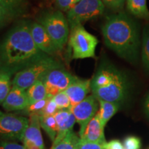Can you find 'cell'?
Segmentation results:
<instances>
[{"label":"cell","mask_w":149,"mask_h":149,"mask_svg":"<svg viewBox=\"0 0 149 149\" xmlns=\"http://www.w3.org/2000/svg\"><path fill=\"white\" fill-rule=\"evenodd\" d=\"M47 57L35 45L26 22L17 24L0 40V70L12 76Z\"/></svg>","instance_id":"6da1fadb"},{"label":"cell","mask_w":149,"mask_h":149,"mask_svg":"<svg viewBox=\"0 0 149 149\" xmlns=\"http://www.w3.org/2000/svg\"><path fill=\"white\" fill-rule=\"evenodd\" d=\"M102 35L106 46L119 57L132 64L138 61L141 44L139 26L131 17L124 12L107 16Z\"/></svg>","instance_id":"7a4b0ae2"},{"label":"cell","mask_w":149,"mask_h":149,"mask_svg":"<svg viewBox=\"0 0 149 149\" xmlns=\"http://www.w3.org/2000/svg\"><path fill=\"white\" fill-rule=\"evenodd\" d=\"M91 91L98 100L120 104L125 99L129 88L128 76L114 65H100L91 79Z\"/></svg>","instance_id":"3957f363"},{"label":"cell","mask_w":149,"mask_h":149,"mask_svg":"<svg viewBox=\"0 0 149 149\" xmlns=\"http://www.w3.org/2000/svg\"><path fill=\"white\" fill-rule=\"evenodd\" d=\"M62 67L61 63L49 56L16 73L12 80V86L26 91L33 84L42 80L48 72Z\"/></svg>","instance_id":"277c9868"},{"label":"cell","mask_w":149,"mask_h":149,"mask_svg":"<svg viewBox=\"0 0 149 149\" xmlns=\"http://www.w3.org/2000/svg\"><path fill=\"white\" fill-rule=\"evenodd\" d=\"M68 42L69 48L71 50L72 59L95 57V49L99 41L95 36L88 33L81 24L70 28Z\"/></svg>","instance_id":"5b68a950"},{"label":"cell","mask_w":149,"mask_h":149,"mask_svg":"<svg viewBox=\"0 0 149 149\" xmlns=\"http://www.w3.org/2000/svg\"><path fill=\"white\" fill-rule=\"evenodd\" d=\"M59 51L68 42L70 26L67 18L60 10L48 13L38 20Z\"/></svg>","instance_id":"8992f818"},{"label":"cell","mask_w":149,"mask_h":149,"mask_svg":"<svg viewBox=\"0 0 149 149\" xmlns=\"http://www.w3.org/2000/svg\"><path fill=\"white\" fill-rule=\"evenodd\" d=\"M104 8L102 0H80L67 12L70 29L100 16Z\"/></svg>","instance_id":"52a82bcc"},{"label":"cell","mask_w":149,"mask_h":149,"mask_svg":"<svg viewBox=\"0 0 149 149\" xmlns=\"http://www.w3.org/2000/svg\"><path fill=\"white\" fill-rule=\"evenodd\" d=\"M29 119L0 111V139L22 141Z\"/></svg>","instance_id":"ba28073f"},{"label":"cell","mask_w":149,"mask_h":149,"mask_svg":"<svg viewBox=\"0 0 149 149\" xmlns=\"http://www.w3.org/2000/svg\"><path fill=\"white\" fill-rule=\"evenodd\" d=\"M78 79L77 77L60 68L48 72L41 81L45 86L48 96L53 97L58 93L66 91Z\"/></svg>","instance_id":"9c48e42d"},{"label":"cell","mask_w":149,"mask_h":149,"mask_svg":"<svg viewBox=\"0 0 149 149\" xmlns=\"http://www.w3.org/2000/svg\"><path fill=\"white\" fill-rule=\"evenodd\" d=\"M98 100L93 95L87 96L82 102L71 107L70 110L73 114L76 122L80 126L79 137L83 135L89 122L98 112Z\"/></svg>","instance_id":"30bf717a"},{"label":"cell","mask_w":149,"mask_h":149,"mask_svg":"<svg viewBox=\"0 0 149 149\" xmlns=\"http://www.w3.org/2000/svg\"><path fill=\"white\" fill-rule=\"evenodd\" d=\"M30 31L35 45L43 53L53 57L59 51L46 30L39 22L30 24Z\"/></svg>","instance_id":"8fae6325"},{"label":"cell","mask_w":149,"mask_h":149,"mask_svg":"<svg viewBox=\"0 0 149 149\" xmlns=\"http://www.w3.org/2000/svg\"><path fill=\"white\" fill-rule=\"evenodd\" d=\"M29 105L26 91L12 86V88L2 104V107L7 112L24 111Z\"/></svg>","instance_id":"7c38bea8"},{"label":"cell","mask_w":149,"mask_h":149,"mask_svg":"<svg viewBox=\"0 0 149 149\" xmlns=\"http://www.w3.org/2000/svg\"><path fill=\"white\" fill-rule=\"evenodd\" d=\"M54 117L58 126V133L53 144L58 142L70 131L73 130V126L76 122L75 118L70 109L59 110L54 115Z\"/></svg>","instance_id":"4fadbf2b"},{"label":"cell","mask_w":149,"mask_h":149,"mask_svg":"<svg viewBox=\"0 0 149 149\" xmlns=\"http://www.w3.org/2000/svg\"><path fill=\"white\" fill-rule=\"evenodd\" d=\"M80 138L90 142L102 144H107L104 135V128L100 122L98 113L89 122Z\"/></svg>","instance_id":"5bb4252c"},{"label":"cell","mask_w":149,"mask_h":149,"mask_svg":"<svg viewBox=\"0 0 149 149\" xmlns=\"http://www.w3.org/2000/svg\"><path fill=\"white\" fill-rule=\"evenodd\" d=\"M91 79H78L65 91L71 104V107L82 102L91 91Z\"/></svg>","instance_id":"9a60e30c"},{"label":"cell","mask_w":149,"mask_h":149,"mask_svg":"<svg viewBox=\"0 0 149 149\" xmlns=\"http://www.w3.org/2000/svg\"><path fill=\"white\" fill-rule=\"evenodd\" d=\"M29 116V124L24 133L23 140L25 139L31 141L40 149H45L42 135L41 133L40 117L37 114H33Z\"/></svg>","instance_id":"2e32d148"},{"label":"cell","mask_w":149,"mask_h":149,"mask_svg":"<svg viewBox=\"0 0 149 149\" xmlns=\"http://www.w3.org/2000/svg\"><path fill=\"white\" fill-rule=\"evenodd\" d=\"M98 102L99 104H100V110L97 113L102 125L104 128L108 122L114 116L115 113L119 110L120 104L113 103V102H107L100 100H98Z\"/></svg>","instance_id":"e0dca14e"},{"label":"cell","mask_w":149,"mask_h":149,"mask_svg":"<svg viewBox=\"0 0 149 149\" xmlns=\"http://www.w3.org/2000/svg\"><path fill=\"white\" fill-rule=\"evenodd\" d=\"M126 8L135 17L149 20V10L146 0H126Z\"/></svg>","instance_id":"ac0fdd59"},{"label":"cell","mask_w":149,"mask_h":149,"mask_svg":"<svg viewBox=\"0 0 149 149\" xmlns=\"http://www.w3.org/2000/svg\"><path fill=\"white\" fill-rule=\"evenodd\" d=\"M26 91V95L29 99V105L46 99L48 97L45 86L41 80L33 84Z\"/></svg>","instance_id":"d6986e66"},{"label":"cell","mask_w":149,"mask_h":149,"mask_svg":"<svg viewBox=\"0 0 149 149\" xmlns=\"http://www.w3.org/2000/svg\"><path fill=\"white\" fill-rule=\"evenodd\" d=\"M39 117L41 128H42L53 142L58 133V126L55 117L54 115H39Z\"/></svg>","instance_id":"ffe728a7"},{"label":"cell","mask_w":149,"mask_h":149,"mask_svg":"<svg viewBox=\"0 0 149 149\" xmlns=\"http://www.w3.org/2000/svg\"><path fill=\"white\" fill-rule=\"evenodd\" d=\"M141 59L145 72L149 74V24L144 27L141 37Z\"/></svg>","instance_id":"44dd1931"},{"label":"cell","mask_w":149,"mask_h":149,"mask_svg":"<svg viewBox=\"0 0 149 149\" xmlns=\"http://www.w3.org/2000/svg\"><path fill=\"white\" fill-rule=\"evenodd\" d=\"M79 139L77 134L72 130L58 142L53 144L51 149H77Z\"/></svg>","instance_id":"7402d4cb"},{"label":"cell","mask_w":149,"mask_h":149,"mask_svg":"<svg viewBox=\"0 0 149 149\" xmlns=\"http://www.w3.org/2000/svg\"><path fill=\"white\" fill-rule=\"evenodd\" d=\"M11 77L8 72L0 70V104H3L12 88Z\"/></svg>","instance_id":"603a6c76"},{"label":"cell","mask_w":149,"mask_h":149,"mask_svg":"<svg viewBox=\"0 0 149 149\" xmlns=\"http://www.w3.org/2000/svg\"><path fill=\"white\" fill-rule=\"evenodd\" d=\"M24 2V0H0V3L6 8L11 18L19 13Z\"/></svg>","instance_id":"cb8c5ba5"},{"label":"cell","mask_w":149,"mask_h":149,"mask_svg":"<svg viewBox=\"0 0 149 149\" xmlns=\"http://www.w3.org/2000/svg\"><path fill=\"white\" fill-rule=\"evenodd\" d=\"M50 98L52 97H48L44 99V100L30 104V105L28 106V107L24 110V113H26V114L29 115L33 114H37L39 115L41 113V112L43 111V109H44V107H46V104L48 103Z\"/></svg>","instance_id":"d4e9b609"},{"label":"cell","mask_w":149,"mask_h":149,"mask_svg":"<svg viewBox=\"0 0 149 149\" xmlns=\"http://www.w3.org/2000/svg\"><path fill=\"white\" fill-rule=\"evenodd\" d=\"M53 100L57 104L59 110L70 109L71 108V104L67 94L65 91L57 94L53 97Z\"/></svg>","instance_id":"484cf974"},{"label":"cell","mask_w":149,"mask_h":149,"mask_svg":"<svg viewBox=\"0 0 149 149\" xmlns=\"http://www.w3.org/2000/svg\"><path fill=\"white\" fill-rule=\"evenodd\" d=\"M77 149H107V144H102L90 142L79 137L77 144Z\"/></svg>","instance_id":"4316f807"},{"label":"cell","mask_w":149,"mask_h":149,"mask_svg":"<svg viewBox=\"0 0 149 149\" xmlns=\"http://www.w3.org/2000/svg\"><path fill=\"white\" fill-rule=\"evenodd\" d=\"M124 149H139L141 147V140L135 136L127 137L124 141Z\"/></svg>","instance_id":"83f0119b"},{"label":"cell","mask_w":149,"mask_h":149,"mask_svg":"<svg viewBox=\"0 0 149 149\" xmlns=\"http://www.w3.org/2000/svg\"><path fill=\"white\" fill-rule=\"evenodd\" d=\"M126 0H102L104 5L111 10L119 11L123 9Z\"/></svg>","instance_id":"f1b7e54d"},{"label":"cell","mask_w":149,"mask_h":149,"mask_svg":"<svg viewBox=\"0 0 149 149\" xmlns=\"http://www.w3.org/2000/svg\"><path fill=\"white\" fill-rule=\"evenodd\" d=\"M59 111L58 108L53 97L50 98L46 107L39 115H54Z\"/></svg>","instance_id":"f546056e"},{"label":"cell","mask_w":149,"mask_h":149,"mask_svg":"<svg viewBox=\"0 0 149 149\" xmlns=\"http://www.w3.org/2000/svg\"><path fill=\"white\" fill-rule=\"evenodd\" d=\"M0 149H24V147L15 141L0 139Z\"/></svg>","instance_id":"4dcf8cb0"},{"label":"cell","mask_w":149,"mask_h":149,"mask_svg":"<svg viewBox=\"0 0 149 149\" xmlns=\"http://www.w3.org/2000/svg\"><path fill=\"white\" fill-rule=\"evenodd\" d=\"M56 2L61 10L68 12L75 4L74 0H56Z\"/></svg>","instance_id":"1f68e13d"},{"label":"cell","mask_w":149,"mask_h":149,"mask_svg":"<svg viewBox=\"0 0 149 149\" xmlns=\"http://www.w3.org/2000/svg\"><path fill=\"white\" fill-rule=\"evenodd\" d=\"M10 19L11 17L9 15L8 13L3 6V5L0 3V29L2 28Z\"/></svg>","instance_id":"d6a6232c"},{"label":"cell","mask_w":149,"mask_h":149,"mask_svg":"<svg viewBox=\"0 0 149 149\" xmlns=\"http://www.w3.org/2000/svg\"><path fill=\"white\" fill-rule=\"evenodd\" d=\"M107 149H124L120 141L117 139H113L107 144Z\"/></svg>","instance_id":"836d02e7"},{"label":"cell","mask_w":149,"mask_h":149,"mask_svg":"<svg viewBox=\"0 0 149 149\" xmlns=\"http://www.w3.org/2000/svg\"><path fill=\"white\" fill-rule=\"evenodd\" d=\"M22 143H23L24 149H40L35 144H33V143L31 142V141L28 140H25V139H24V140L22 141Z\"/></svg>","instance_id":"e575fe53"},{"label":"cell","mask_w":149,"mask_h":149,"mask_svg":"<svg viewBox=\"0 0 149 149\" xmlns=\"http://www.w3.org/2000/svg\"><path fill=\"white\" fill-rule=\"evenodd\" d=\"M144 108L145 113H146V114L149 117V95L147 96L146 100H145Z\"/></svg>","instance_id":"d590c367"},{"label":"cell","mask_w":149,"mask_h":149,"mask_svg":"<svg viewBox=\"0 0 149 149\" xmlns=\"http://www.w3.org/2000/svg\"><path fill=\"white\" fill-rule=\"evenodd\" d=\"M80 0H74V3H77L78 1H79Z\"/></svg>","instance_id":"8d00e7d4"}]
</instances>
